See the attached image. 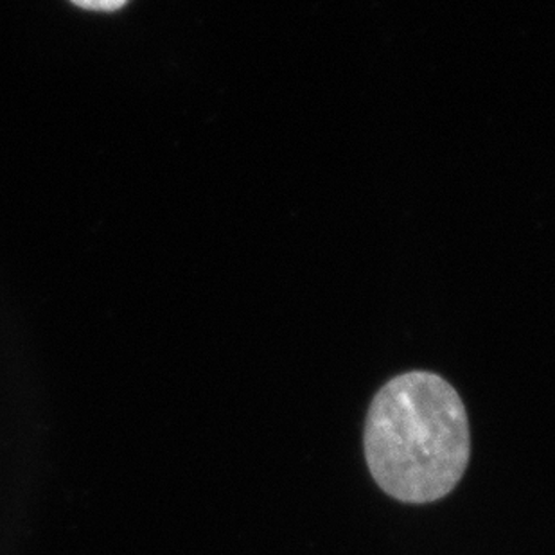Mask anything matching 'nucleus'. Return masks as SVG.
Wrapping results in <instances>:
<instances>
[{"mask_svg": "<svg viewBox=\"0 0 555 555\" xmlns=\"http://www.w3.org/2000/svg\"><path fill=\"white\" fill-rule=\"evenodd\" d=\"M70 2L89 11H117L121 10L128 0H70Z\"/></svg>", "mask_w": 555, "mask_h": 555, "instance_id": "obj_2", "label": "nucleus"}, {"mask_svg": "<svg viewBox=\"0 0 555 555\" xmlns=\"http://www.w3.org/2000/svg\"><path fill=\"white\" fill-rule=\"evenodd\" d=\"M363 446L383 493L404 503L437 502L459 486L469 464L466 406L444 377L404 372L372 399Z\"/></svg>", "mask_w": 555, "mask_h": 555, "instance_id": "obj_1", "label": "nucleus"}]
</instances>
